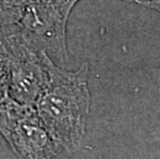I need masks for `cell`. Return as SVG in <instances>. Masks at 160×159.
Listing matches in <instances>:
<instances>
[{"label": "cell", "instance_id": "cell-3", "mask_svg": "<svg viewBox=\"0 0 160 159\" xmlns=\"http://www.w3.org/2000/svg\"><path fill=\"white\" fill-rule=\"evenodd\" d=\"M76 3V0H28L15 28L28 45L63 67L69 60L67 21Z\"/></svg>", "mask_w": 160, "mask_h": 159}, {"label": "cell", "instance_id": "cell-1", "mask_svg": "<svg viewBox=\"0 0 160 159\" xmlns=\"http://www.w3.org/2000/svg\"><path fill=\"white\" fill-rule=\"evenodd\" d=\"M87 63L72 72L49 60V82L33 104L48 132L65 155L81 147L90 113Z\"/></svg>", "mask_w": 160, "mask_h": 159}, {"label": "cell", "instance_id": "cell-4", "mask_svg": "<svg viewBox=\"0 0 160 159\" xmlns=\"http://www.w3.org/2000/svg\"><path fill=\"white\" fill-rule=\"evenodd\" d=\"M0 133L19 158L65 156L43 126L34 107L20 103L9 95L0 101Z\"/></svg>", "mask_w": 160, "mask_h": 159}, {"label": "cell", "instance_id": "cell-5", "mask_svg": "<svg viewBox=\"0 0 160 159\" xmlns=\"http://www.w3.org/2000/svg\"><path fill=\"white\" fill-rule=\"evenodd\" d=\"M28 0H0V30L19 22Z\"/></svg>", "mask_w": 160, "mask_h": 159}, {"label": "cell", "instance_id": "cell-2", "mask_svg": "<svg viewBox=\"0 0 160 159\" xmlns=\"http://www.w3.org/2000/svg\"><path fill=\"white\" fill-rule=\"evenodd\" d=\"M0 54L6 65L9 96L33 106L49 82L51 58L28 45L15 26L0 30Z\"/></svg>", "mask_w": 160, "mask_h": 159}]
</instances>
